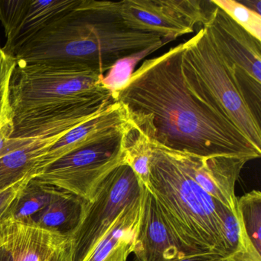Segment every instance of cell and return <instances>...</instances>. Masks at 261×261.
I'll return each instance as SVG.
<instances>
[{
    "label": "cell",
    "mask_w": 261,
    "mask_h": 261,
    "mask_svg": "<svg viewBox=\"0 0 261 261\" xmlns=\"http://www.w3.org/2000/svg\"><path fill=\"white\" fill-rule=\"evenodd\" d=\"M132 169L122 165L101 183L91 201L83 200L74 228L67 233L72 261H84L120 214L141 195Z\"/></svg>",
    "instance_id": "obj_6"
},
{
    "label": "cell",
    "mask_w": 261,
    "mask_h": 261,
    "mask_svg": "<svg viewBox=\"0 0 261 261\" xmlns=\"http://www.w3.org/2000/svg\"><path fill=\"white\" fill-rule=\"evenodd\" d=\"M68 243L65 233L7 213L0 221V247L13 261H45Z\"/></svg>",
    "instance_id": "obj_12"
},
{
    "label": "cell",
    "mask_w": 261,
    "mask_h": 261,
    "mask_svg": "<svg viewBox=\"0 0 261 261\" xmlns=\"http://www.w3.org/2000/svg\"><path fill=\"white\" fill-rule=\"evenodd\" d=\"M243 5L261 16L260 0H249V1H246L245 4H243Z\"/></svg>",
    "instance_id": "obj_28"
},
{
    "label": "cell",
    "mask_w": 261,
    "mask_h": 261,
    "mask_svg": "<svg viewBox=\"0 0 261 261\" xmlns=\"http://www.w3.org/2000/svg\"><path fill=\"white\" fill-rule=\"evenodd\" d=\"M32 178H27L0 192V221L8 212L13 203L20 196Z\"/></svg>",
    "instance_id": "obj_24"
},
{
    "label": "cell",
    "mask_w": 261,
    "mask_h": 261,
    "mask_svg": "<svg viewBox=\"0 0 261 261\" xmlns=\"http://www.w3.org/2000/svg\"><path fill=\"white\" fill-rule=\"evenodd\" d=\"M218 207L227 261H261V253L247 237L238 210L233 212L219 201Z\"/></svg>",
    "instance_id": "obj_16"
},
{
    "label": "cell",
    "mask_w": 261,
    "mask_h": 261,
    "mask_svg": "<svg viewBox=\"0 0 261 261\" xmlns=\"http://www.w3.org/2000/svg\"><path fill=\"white\" fill-rule=\"evenodd\" d=\"M182 44L181 68L187 88L261 149L260 122L246 101L233 64L221 54L204 27Z\"/></svg>",
    "instance_id": "obj_4"
},
{
    "label": "cell",
    "mask_w": 261,
    "mask_h": 261,
    "mask_svg": "<svg viewBox=\"0 0 261 261\" xmlns=\"http://www.w3.org/2000/svg\"><path fill=\"white\" fill-rule=\"evenodd\" d=\"M227 258L215 253L189 255L183 256L178 261H227Z\"/></svg>",
    "instance_id": "obj_26"
},
{
    "label": "cell",
    "mask_w": 261,
    "mask_h": 261,
    "mask_svg": "<svg viewBox=\"0 0 261 261\" xmlns=\"http://www.w3.org/2000/svg\"><path fill=\"white\" fill-rule=\"evenodd\" d=\"M123 131L69 152L33 178L91 201L105 178L117 167L126 164Z\"/></svg>",
    "instance_id": "obj_7"
},
{
    "label": "cell",
    "mask_w": 261,
    "mask_h": 261,
    "mask_svg": "<svg viewBox=\"0 0 261 261\" xmlns=\"http://www.w3.org/2000/svg\"><path fill=\"white\" fill-rule=\"evenodd\" d=\"M163 147L204 192L233 212L238 210L235 185L250 160L233 155L198 156Z\"/></svg>",
    "instance_id": "obj_11"
},
{
    "label": "cell",
    "mask_w": 261,
    "mask_h": 261,
    "mask_svg": "<svg viewBox=\"0 0 261 261\" xmlns=\"http://www.w3.org/2000/svg\"><path fill=\"white\" fill-rule=\"evenodd\" d=\"M249 34L261 42V16L234 0H212Z\"/></svg>",
    "instance_id": "obj_22"
},
{
    "label": "cell",
    "mask_w": 261,
    "mask_h": 261,
    "mask_svg": "<svg viewBox=\"0 0 261 261\" xmlns=\"http://www.w3.org/2000/svg\"><path fill=\"white\" fill-rule=\"evenodd\" d=\"M151 143L148 190L185 256L215 253L227 258L218 201L188 176L163 146Z\"/></svg>",
    "instance_id": "obj_3"
},
{
    "label": "cell",
    "mask_w": 261,
    "mask_h": 261,
    "mask_svg": "<svg viewBox=\"0 0 261 261\" xmlns=\"http://www.w3.org/2000/svg\"><path fill=\"white\" fill-rule=\"evenodd\" d=\"M122 140L126 164L132 169L140 184L147 186L149 160L152 154L150 140L129 120L123 131Z\"/></svg>",
    "instance_id": "obj_19"
},
{
    "label": "cell",
    "mask_w": 261,
    "mask_h": 261,
    "mask_svg": "<svg viewBox=\"0 0 261 261\" xmlns=\"http://www.w3.org/2000/svg\"><path fill=\"white\" fill-rule=\"evenodd\" d=\"M155 51L156 50L153 48H149L116 62L107 74H103L102 77L101 84L103 88L108 90L112 94L113 97H115L116 94L129 83L137 64Z\"/></svg>",
    "instance_id": "obj_21"
},
{
    "label": "cell",
    "mask_w": 261,
    "mask_h": 261,
    "mask_svg": "<svg viewBox=\"0 0 261 261\" xmlns=\"http://www.w3.org/2000/svg\"><path fill=\"white\" fill-rule=\"evenodd\" d=\"M81 2L82 0H0V22L7 37L1 48L3 51L14 58L25 44Z\"/></svg>",
    "instance_id": "obj_10"
},
{
    "label": "cell",
    "mask_w": 261,
    "mask_h": 261,
    "mask_svg": "<svg viewBox=\"0 0 261 261\" xmlns=\"http://www.w3.org/2000/svg\"><path fill=\"white\" fill-rule=\"evenodd\" d=\"M66 192L32 178L7 213L19 220L30 219Z\"/></svg>",
    "instance_id": "obj_18"
},
{
    "label": "cell",
    "mask_w": 261,
    "mask_h": 261,
    "mask_svg": "<svg viewBox=\"0 0 261 261\" xmlns=\"http://www.w3.org/2000/svg\"><path fill=\"white\" fill-rule=\"evenodd\" d=\"M203 27L221 54L233 64L235 75L250 111L261 116V42L215 6Z\"/></svg>",
    "instance_id": "obj_9"
},
{
    "label": "cell",
    "mask_w": 261,
    "mask_h": 261,
    "mask_svg": "<svg viewBox=\"0 0 261 261\" xmlns=\"http://www.w3.org/2000/svg\"><path fill=\"white\" fill-rule=\"evenodd\" d=\"M237 199L246 233L256 251L261 253V192L252 190Z\"/></svg>",
    "instance_id": "obj_20"
},
{
    "label": "cell",
    "mask_w": 261,
    "mask_h": 261,
    "mask_svg": "<svg viewBox=\"0 0 261 261\" xmlns=\"http://www.w3.org/2000/svg\"><path fill=\"white\" fill-rule=\"evenodd\" d=\"M82 201V198L66 192L28 220L41 227L62 233V229L67 228L68 233L77 224Z\"/></svg>",
    "instance_id": "obj_17"
},
{
    "label": "cell",
    "mask_w": 261,
    "mask_h": 261,
    "mask_svg": "<svg viewBox=\"0 0 261 261\" xmlns=\"http://www.w3.org/2000/svg\"><path fill=\"white\" fill-rule=\"evenodd\" d=\"M0 261H13L10 253L2 247H0Z\"/></svg>",
    "instance_id": "obj_29"
},
{
    "label": "cell",
    "mask_w": 261,
    "mask_h": 261,
    "mask_svg": "<svg viewBox=\"0 0 261 261\" xmlns=\"http://www.w3.org/2000/svg\"><path fill=\"white\" fill-rule=\"evenodd\" d=\"M133 253L137 261H178L185 256L162 218L153 197L144 186Z\"/></svg>",
    "instance_id": "obj_14"
},
{
    "label": "cell",
    "mask_w": 261,
    "mask_h": 261,
    "mask_svg": "<svg viewBox=\"0 0 261 261\" xmlns=\"http://www.w3.org/2000/svg\"><path fill=\"white\" fill-rule=\"evenodd\" d=\"M183 44L143 62L116 94L129 121L152 143L198 156L233 155L253 160L261 149L228 119L195 95L181 68Z\"/></svg>",
    "instance_id": "obj_1"
},
{
    "label": "cell",
    "mask_w": 261,
    "mask_h": 261,
    "mask_svg": "<svg viewBox=\"0 0 261 261\" xmlns=\"http://www.w3.org/2000/svg\"><path fill=\"white\" fill-rule=\"evenodd\" d=\"M45 261H72L69 241L63 248L56 252L49 259Z\"/></svg>",
    "instance_id": "obj_27"
},
{
    "label": "cell",
    "mask_w": 261,
    "mask_h": 261,
    "mask_svg": "<svg viewBox=\"0 0 261 261\" xmlns=\"http://www.w3.org/2000/svg\"><path fill=\"white\" fill-rule=\"evenodd\" d=\"M141 209L142 190L140 196L123 210L84 261L127 260L134 252Z\"/></svg>",
    "instance_id": "obj_15"
},
{
    "label": "cell",
    "mask_w": 261,
    "mask_h": 261,
    "mask_svg": "<svg viewBox=\"0 0 261 261\" xmlns=\"http://www.w3.org/2000/svg\"><path fill=\"white\" fill-rule=\"evenodd\" d=\"M12 131H13V120H12L11 111L10 109V111L3 117L2 120H0V152L7 139L11 135Z\"/></svg>",
    "instance_id": "obj_25"
},
{
    "label": "cell",
    "mask_w": 261,
    "mask_h": 261,
    "mask_svg": "<svg viewBox=\"0 0 261 261\" xmlns=\"http://www.w3.org/2000/svg\"><path fill=\"white\" fill-rule=\"evenodd\" d=\"M128 123L129 117L126 110L120 102L116 101L105 111L76 126L58 140L42 158L38 175L69 152L101 139L120 134Z\"/></svg>",
    "instance_id": "obj_13"
},
{
    "label": "cell",
    "mask_w": 261,
    "mask_h": 261,
    "mask_svg": "<svg viewBox=\"0 0 261 261\" xmlns=\"http://www.w3.org/2000/svg\"><path fill=\"white\" fill-rule=\"evenodd\" d=\"M16 65V59L0 48V120L10 109V84Z\"/></svg>",
    "instance_id": "obj_23"
},
{
    "label": "cell",
    "mask_w": 261,
    "mask_h": 261,
    "mask_svg": "<svg viewBox=\"0 0 261 261\" xmlns=\"http://www.w3.org/2000/svg\"><path fill=\"white\" fill-rule=\"evenodd\" d=\"M166 41L153 33L129 30L111 10L109 1L82 0L19 50L16 63L51 65L103 75L116 62Z\"/></svg>",
    "instance_id": "obj_2"
},
{
    "label": "cell",
    "mask_w": 261,
    "mask_h": 261,
    "mask_svg": "<svg viewBox=\"0 0 261 261\" xmlns=\"http://www.w3.org/2000/svg\"><path fill=\"white\" fill-rule=\"evenodd\" d=\"M103 76L85 70L16 63L9 95L12 120L59 112L112 94L102 85Z\"/></svg>",
    "instance_id": "obj_5"
},
{
    "label": "cell",
    "mask_w": 261,
    "mask_h": 261,
    "mask_svg": "<svg viewBox=\"0 0 261 261\" xmlns=\"http://www.w3.org/2000/svg\"><path fill=\"white\" fill-rule=\"evenodd\" d=\"M198 0H124L109 1L111 10L125 27L153 33L166 42L193 33L197 24L205 25L215 7Z\"/></svg>",
    "instance_id": "obj_8"
}]
</instances>
